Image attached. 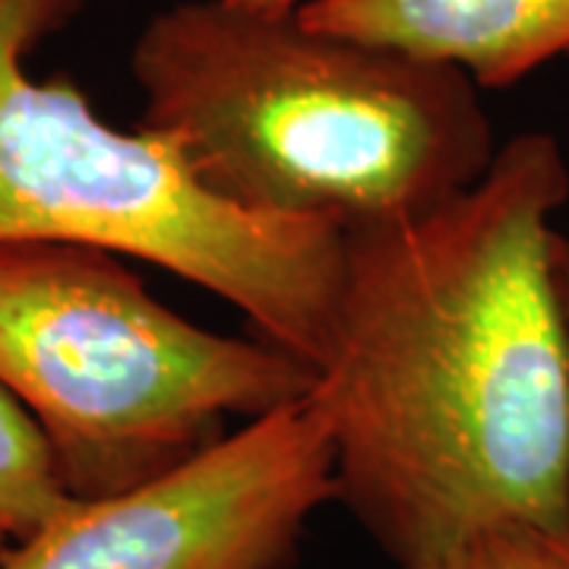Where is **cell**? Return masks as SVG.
<instances>
[{"mask_svg": "<svg viewBox=\"0 0 569 569\" xmlns=\"http://www.w3.org/2000/svg\"><path fill=\"white\" fill-rule=\"evenodd\" d=\"M567 200L557 137L519 133L449 203L346 231L313 396L336 500L399 569L500 526L569 531V346L550 228Z\"/></svg>", "mask_w": 569, "mask_h": 569, "instance_id": "obj_1", "label": "cell"}, {"mask_svg": "<svg viewBox=\"0 0 569 569\" xmlns=\"http://www.w3.org/2000/svg\"><path fill=\"white\" fill-rule=\"evenodd\" d=\"M140 130L224 203L342 231L425 216L493 162L462 70L336 36L295 13L181 0L130 54Z\"/></svg>", "mask_w": 569, "mask_h": 569, "instance_id": "obj_2", "label": "cell"}, {"mask_svg": "<svg viewBox=\"0 0 569 569\" xmlns=\"http://www.w3.org/2000/svg\"><path fill=\"white\" fill-rule=\"evenodd\" d=\"M86 0H0V241H73L162 266L234 305L317 373L332 355L346 231L209 193L149 130L104 123L29 58Z\"/></svg>", "mask_w": 569, "mask_h": 569, "instance_id": "obj_3", "label": "cell"}, {"mask_svg": "<svg viewBox=\"0 0 569 569\" xmlns=\"http://www.w3.org/2000/svg\"><path fill=\"white\" fill-rule=\"evenodd\" d=\"M0 387L41 427L63 488L99 500L146 485L317 389L269 339L183 320L127 266L73 241H0Z\"/></svg>", "mask_w": 569, "mask_h": 569, "instance_id": "obj_4", "label": "cell"}, {"mask_svg": "<svg viewBox=\"0 0 569 569\" xmlns=\"http://www.w3.org/2000/svg\"><path fill=\"white\" fill-rule=\"evenodd\" d=\"M332 500V430L310 392L146 485L73 500L0 569H291Z\"/></svg>", "mask_w": 569, "mask_h": 569, "instance_id": "obj_5", "label": "cell"}, {"mask_svg": "<svg viewBox=\"0 0 569 569\" xmlns=\"http://www.w3.org/2000/svg\"><path fill=\"white\" fill-rule=\"evenodd\" d=\"M298 17L456 67L478 89H509L569 54V0H305Z\"/></svg>", "mask_w": 569, "mask_h": 569, "instance_id": "obj_6", "label": "cell"}, {"mask_svg": "<svg viewBox=\"0 0 569 569\" xmlns=\"http://www.w3.org/2000/svg\"><path fill=\"white\" fill-rule=\"evenodd\" d=\"M70 503L41 427L0 387V531L22 541Z\"/></svg>", "mask_w": 569, "mask_h": 569, "instance_id": "obj_7", "label": "cell"}, {"mask_svg": "<svg viewBox=\"0 0 569 569\" xmlns=\"http://www.w3.org/2000/svg\"><path fill=\"white\" fill-rule=\"evenodd\" d=\"M427 569H569V531L500 526L475 535Z\"/></svg>", "mask_w": 569, "mask_h": 569, "instance_id": "obj_8", "label": "cell"}, {"mask_svg": "<svg viewBox=\"0 0 569 569\" xmlns=\"http://www.w3.org/2000/svg\"><path fill=\"white\" fill-rule=\"evenodd\" d=\"M553 279H557V298H560V313H563L569 346V238H563V234H557V244H553Z\"/></svg>", "mask_w": 569, "mask_h": 569, "instance_id": "obj_9", "label": "cell"}, {"mask_svg": "<svg viewBox=\"0 0 569 569\" xmlns=\"http://www.w3.org/2000/svg\"><path fill=\"white\" fill-rule=\"evenodd\" d=\"M224 3H238L247 10H260V13H295L305 0H224Z\"/></svg>", "mask_w": 569, "mask_h": 569, "instance_id": "obj_10", "label": "cell"}, {"mask_svg": "<svg viewBox=\"0 0 569 569\" xmlns=\"http://www.w3.org/2000/svg\"><path fill=\"white\" fill-rule=\"evenodd\" d=\"M10 545H13V541H10V538H7V535L0 531V560L7 557V550H10Z\"/></svg>", "mask_w": 569, "mask_h": 569, "instance_id": "obj_11", "label": "cell"}]
</instances>
